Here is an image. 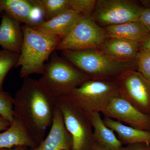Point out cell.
Returning a JSON list of instances; mask_svg holds the SVG:
<instances>
[{
  "mask_svg": "<svg viewBox=\"0 0 150 150\" xmlns=\"http://www.w3.org/2000/svg\"><path fill=\"white\" fill-rule=\"evenodd\" d=\"M21 27L23 43L15 68L21 67L20 76L23 79L33 74L43 75L45 62L56 51L62 39L25 25Z\"/></svg>",
  "mask_w": 150,
  "mask_h": 150,
  "instance_id": "2",
  "label": "cell"
},
{
  "mask_svg": "<svg viewBox=\"0 0 150 150\" xmlns=\"http://www.w3.org/2000/svg\"><path fill=\"white\" fill-rule=\"evenodd\" d=\"M140 50L150 49V33L144 41L139 44Z\"/></svg>",
  "mask_w": 150,
  "mask_h": 150,
  "instance_id": "28",
  "label": "cell"
},
{
  "mask_svg": "<svg viewBox=\"0 0 150 150\" xmlns=\"http://www.w3.org/2000/svg\"><path fill=\"white\" fill-rule=\"evenodd\" d=\"M137 71L150 81V49L140 50L136 58Z\"/></svg>",
  "mask_w": 150,
  "mask_h": 150,
  "instance_id": "23",
  "label": "cell"
},
{
  "mask_svg": "<svg viewBox=\"0 0 150 150\" xmlns=\"http://www.w3.org/2000/svg\"><path fill=\"white\" fill-rule=\"evenodd\" d=\"M28 148L25 146H18L10 149H3L0 150H28Z\"/></svg>",
  "mask_w": 150,
  "mask_h": 150,
  "instance_id": "29",
  "label": "cell"
},
{
  "mask_svg": "<svg viewBox=\"0 0 150 150\" xmlns=\"http://www.w3.org/2000/svg\"><path fill=\"white\" fill-rule=\"evenodd\" d=\"M96 0H71V10L76 11L85 17H91L93 13Z\"/></svg>",
  "mask_w": 150,
  "mask_h": 150,
  "instance_id": "24",
  "label": "cell"
},
{
  "mask_svg": "<svg viewBox=\"0 0 150 150\" xmlns=\"http://www.w3.org/2000/svg\"><path fill=\"white\" fill-rule=\"evenodd\" d=\"M91 116L95 143L110 150H121L123 144L114 131L105 124L99 112H91Z\"/></svg>",
  "mask_w": 150,
  "mask_h": 150,
  "instance_id": "18",
  "label": "cell"
},
{
  "mask_svg": "<svg viewBox=\"0 0 150 150\" xmlns=\"http://www.w3.org/2000/svg\"><path fill=\"white\" fill-rule=\"evenodd\" d=\"M44 13L45 21L49 20L71 10V0H36Z\"/></svg>",
  "mask_w": 150,
  "mask_h": 150,
  "instance_id": "20",
  "label": "cell"
},
{
  "mask_svg": "<svg viewBox=\"0 0 150 150\" xmlns=\"http://www.w3.org/2000/svg\"><path fill=\"white\" fill-rule=\"evenodd\" d=\"M108 38H115L140 44L150 33L139 20L103 28Z\"/></svg>",
  "mask_w": 150,
  "mask_h": 150,
  "instance_id": "16",
  "label": "cell"
},
{
  "mask_svg": "<svg viewBox=\"0 0 150 150\" xmlns=\"http://www.w3.org/2000/svg\"><path fill=\"white\" fill-rule=\"evenodd\" d=\"M140 1L144 8H150V0H144Z\"/></svg>",
  "mask_w": 150,
  "mask_h": 150,
  "instance_id": "30",
  "label": "cell"
},
{
  "mask_svg": "<svg viewBox=\"0 0 150 150\" xmlns=\"http://www.w3.org/2000/svg\"><path fill=\"white\" fill-rule=\"evenodd\" d=\"M115 82L121 98L141 112L150 115V80L137 70H129Z\"/></svg>",
  "mask_w": 150,
  "mask_h": 150,
  "instance_id": "9",
  "label": "cell"
},
{
  "mask_svg": "<svg viewBox=\"0 0 150 150\" xmlns=\"http://www.w3.org/2000/svg\"><path fill=\"white\" fill-rule=\"evenodd\" d=\"M23 43V33L20 23L4 13L0 25V46L4 50L20 54Z\"/></svg>",
  "mask_w": 150,
  "mask_h": 150,
  "instance_id": "13",
  "label": "cell"
},
{
  "mask_svg": "<svg viewBox=\"0 0 150 150\" xmlns=\"http://www.w3.org/2000/svg\"><path fill=\"white\" fill-rule=\"evenodd\" d=\"M144 8L131 0H97L91 17L104 28L139 20Z\"/></svg>",
  "mask_w": 150,
  "mask_h": 150,
  "instance_id": "7",
  "label": "cell"
},
{
  "mask_svg": "<svg viewBox=\"0 0 150 150\" xmlns=\"http://www.w3.org/2000/svg\"><path fill=\"white\" fill-rule=\"evenodd\" d=\"M13 98L14 118L21 121L38 144L52 125L56 98L38 80L29 77L23 79Z\"/></svg>",
  "mask_w": 150,
  "mask_h": 150,
  "instance_id": "1",
  "label": "cell"
},
{
  "mask_svg": "<svg viewBox=\"0 0 150 150\" xmlns=\"http://www.w3.org/2000/svg\"><path fill=\"white\" fill-rule=\"evenodd\" d=\"M107 38L104 28L96 24L91 17L81 19L56 48L59 51L97 49Z\"/></svg>",
  "mask_w": 150,
  "mask_h": 150,
  "instance_id": "8",
  "label": "cell"
},
{
  "mask_svg": "<svg viewBox=\"0 0 150 150\" xmlns=\"http://www.w3.org/2000/svg\"><path fill=\"white\" fill-rule=\"evenodd\" d=\"M11 122L2 116H0V132L5 131L11 125Z\"/></svg>",
  "mask_w": 150,
  "mask_h": 150,
  "instance_id": "27",
  "label": "cell"
},
{
  "mask_svg": "<svg viewBox=\"0 0 150 150\" xmlns=\"http://www.w3.org/2000/svg\"><path fill=\"white\" fill-rule=\"evenodd\" d=\"M97 49L115 60L128 62L136 60L140 47L139 44L135 42L107 38Z\"/></svg>",
  "mask_w": 150,
  "mask_h": 150,
  "instance_id": "15",
  "label": "cell"
},
{
  "mask_svg": "<svg viewBox=\"0 0 150 150\" xmlns=\"http://www.w3.org/2000/svg\"><path fill=\"white\" fill-rule=\"evenodd\" d=\"M102 113L130 127L150 131V115L141 112L120 96L114 98Z\"/></svg>",
  "mask_w": 150,
  "mask_h": 150,
  "instance_id": "10",
  "label": "cell"
},
{
  "mask_svg": "<svg viewBox=\"0 0 150 150\" xmlns=\"http://www.w3.org/2000/svg\"><path fill=\"white\" fill-rule=\"evenodd\" d=\"M92 150H110L108 149H106L100 146V145L98 144L95 143L94 145L93 148Z\"/></svg>",
  "mask_w": 150,
  "mask_h": 150,
  "instance_id": "31",
  "label": "cell"
},
{
  "mask_svg": "<svg viewBox=\"0 0 150 150\" xmlns=\"http://www.w3.org/2000/svg\"><path fill=\"white\" fill-rule=\"evenodd\" d=\"M20 54L5 50H0V91H3L5 78L11 69L16 67Z\"/></svg>",
  "mask_w": 150,
  "mask_h": 150,
  "instance_id": "21",
  "label": "cell"
},
{
  "mask_svg": "<svg viewBox=\"0 0 150 150\" xmlns=\"http://www.w3.org/2000/svg\"><path fill=\"white\" fill-rule=\"evenodd\" d=\"M121 150H150V145L146 143H138L123 146Z\"/></svg>",
  "mask_w": 150,
  "mask_h": 150,
  "instance_id": "26",
  "label": "cell"
},
{
  "mask_svg": "<svg viewBox=\"0 0 150 150\" xmlns=\"http://www.w3.org/2000/svg\"><path fill=\"white\" fill-rule=\"evenodd\" d=\"M34 7V0H0V8L5 13L29 27H31Z\"/></svg>",
  "mask_w": 150,
  "mask_h": 150,
  "instance_id": "19",
  "label": "cell"
},
{
  "mask_svg": "<svg viewBox=\"0 0 150 150\" xmlns=\"http://www.w3.org/2000/svg\"><path fill=\"white\" fill-rule=\"evenodd\" d=\"M68 62L76 67L89 79L115 81L123 73L137 70L136 60L123 62L110 58L98 49L62 51Z\"/></svg>",
  "mask_w": 150,
  "mask_h": 150,
  "instance_id": "3",
  "label": "cell"
},
{
  "mask_svg": "<svg viewBox=\"0 0 150 150\" xmlns=\"http://www.w3.org/2000/svg\"><path fill=\"white\" fill-rule=\"evenodd\" d=\"M65 127L72 139L71 150H92L95 144L90 112L71 97L63 96L56 99Z\"/></svg>",
  "mask_w": 150,
  "mask_h": 150,
  "instance_id": "5",
  "label": "cell"
},
{
  "mask_svg": "<svg viewBox=\"0 0 150 150\" xmlns=\"http://www.w3.org/2000/svg\"><path fill=\"white\" fill-rule=\"evenodd\" d=\"M72 147V137L65 127L62 112L56 106L48 136L30 150H71Z\"/></svg>",
  "mask_w": 150,
  "mask_h": 150,
  "instance_id": "11",
  "label": "cell"
},
{
  "mask_svg": "<svg viewBox=\"0 0 150 150\" xmlns=\"http://www.w3.org/2000/svg\"><path fill=\"white\" fill-rule=\"evenodd\" d=\"M84 17L80 13L69 10L33 28L57 35L62 39L79 20Z\"/></svg>",
  "mask_w": 150,
  "mask_h": 150,
  "instance_id": "14",
  "label": "cell"
},
{
  "mask_svg": "<svg viewBox=\"0 0 150 150\" xmlns=\"http://www.w3.org/2000/svg\"><path fill=\"white\" fill-rule=\"evenodd\" d=\"M38 144L22 123L14 118L10 126L0 133V150L10 149L18 146L33 148Z\"/></svg>",
  "mask_w": 150,
  "mask_h": 150,
  "instance_id": "12",
  "label": "cell"
},
{
  "mask_svg": "<svg viewBox=\"0 0 150 150\" xmlns=\"http://www.w3.org/2000/svg\"><path fill=\"white\" fill-rule=\"evenodd\" d=\"M69 96L90 113H102L119 94L115 81L88 79Z\"/></svg>",
  "mask_w": 150,
  "mask_h": 150,
  "instance_id": "6",
  "label": "cell"
},
{
  "mask_svg": "<svg viewBox=\"0 0 150 150\" xmlns=\"http://www.w3.org/2000/svg\"><path fill=\"white\" fill-rule=\"evenodd\" d=\"M2 11H3L2 10L1 8H0V14L1 13Z\"/></svg>",
  "mask_w": 150,
  "mask_h": 150,
  "instance_id": "32",
  "label": "cell"
},
{
  "mask_svg": "<svg viewBox=\"0 0 150 150\" xmlns=\"http://www.w3.org/2000/svg\"><path fill=\"white\" fill-rule=\"evenodd\" d=\"M14 98L8 93L0 91V116L11 122L14 119Z\"/></svg>",
  "mask_w": 150,
  "mask_h": 150,
  "instance_id": "22",
  "label": "cell"
},
{
  "mask_svg": "<svg viewBox=\"0 0 150 150\" xmlns=\"http://www.w3.org/2000/svg\"><path fill=\"white\" fill-rule=\"evenodd\" d=\"M103 120L107 127L117 133L118 139L123 144L146 143L150 145V131L126 126L121 122L107 117H105Z\"/></svg>",
  "mask_w": 150,
  "mask_h": 150,
  "instance_id": "17",
  "label": "cell"
},
{
  "mask_svg": "<svg viewBox=\"0 0 150 150\" xmlns=\"http://www.w3.org/2000/svg\"><path fill=\"white\" fill-rule=\"evenodd\" d=\"M139 20L150 32V8H144Z\"/></svg>",
  "mask_w": 150,
  "mask_h": 150,
  "instance_id": "25",
  "label": "cell"
},
{
  "mask_svg": "<svg viewBox=\"0 0 150 150\" xmlns=\"http://www.w3.org/2000/svg\"><path fill=\"white\" fill-rule=\"evenodd\" d=\"M45 65V71L38 81L54 98L69 95L89 79L83 73L54 51Z\"/></svg>",
  "mask_w": 150,
  "mask_h": 150,
  "instance_id": "4",
  "label": "cell"
}]
</instances>
